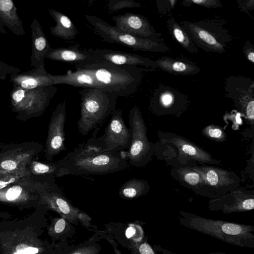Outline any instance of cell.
I'll use <instances>...</instances> for the list:
<instances>
[{
	"instance_id": "cell-1",
	"label": "cell",
	"mask_w": 254,
	"mask_h": 254,
	"mask_svg": "<svg viewBox=\"0 0 254 254\" xmlns=\"http://www.w3.org/2000/svg\"><path fill=\"white\" fill-rule=\"evenodd\" d=\"M60 162L64 176L107 174L130 166L124 151L104 152L87 143L78 144Z\"/></svg>"
},
{
	"instance_id": "cell-2",
	"label": "cell",
	"mask_w": 254,
	"mask_h": 254,
	"mask_svg": "<svg viewBox=\"0 0 254 254\" xmlns=\"http://www.w3.org/2000/svg\"><path fill=\"white\" fill-rule=\"evenodd\" d=\"M179 224L229 244L254 248V226L221 220L204 218L195 214L180 212Z\"/></svg>"
},
{
	"instance_id": "cell-3",
	"label": "cell",
	"mask_w": 254,
	"mask_h": 254,
	"mask_svg": "<svg viewBox=\"0 0 254 254\" xmlns=\"http://www.w3.org/2000/svg\"><path fill=\"white\" fill-rule=\"evenodd\" d=\"M83 67L92 74L100 90L111 92L118 97L128 96L133 93L141 79L140 72L135 67L96 63Z\"/></svg>"
},
{
	"instance_id": "cell-4",
	"label": "cell",
	"mask_w": 254,
	"mask_h": 254,
	"mask_svg": "<svg viewBox=\"0 0 254 254\" xmlns=\"http://www.w3.org/2000/svg\"><path fill=\"white\" fill-rule=\"evenodd\" d=\"M80 96V117L77 127L82 135L98 128L116 109L118 96L100 89L83 88Z\"/></svg>"
},
{
	"instance_id": "cell-5",
	"label": "cell",
	"mask_w": 254,
	"mask_h": 254,
	"mask_svg": "<svg viewBox=\"0 0 254 254\" xmlns=\"http://www.w3.org/2000/svg\"><path fill=\"white\" fill-rule=\"evenodd\" d=\"M111 115L104 134L97 138L92 136L86 143L104 152H121L128 149L131 140V132L124 122L122 110L115 109Z\"/></svg>"
},
{
	"instance_id": "cell-6",
	"label": "cell",
	"mask_w": 254,
	"mask_h": 254,
	"mask_svg": "<svg viewBox=\"0 0 254 254\" xmlns=\"http://www.w3.org/2000/svg\"><path fill=\"white\" fill-rule=\"evenodd\" d=\"M94 32L109 43H117L134 51H158L159 45L154 41L140 38L120 30L103 19L93 15H85Z\"/></svg>"
},
{
	"instance_id": "cell-7",
	"label": "cell",
	"mask_w": 254,
	"mask_h": 254,
	"mask_svg": "<svg viewBox=\"0 0 254 254\" xmlns=\"http://www.w3.org/2000/svg\"><path fill=\"white\" fill-rule=\"evenodd\" d=\"M128 123L131 140L128 150L124 152L129 166H142L148 161L150 145L146 136V128L137 107L130 109Z\"/></svg>"
},
{
	"instance_id": "cell-8",
	"label": "cell",
	"mask_w": 254,
	"mask_h": 254,
	"mask_svg": "<svg viewBox=\"0 0 254 254\" xmlns=\"http://www.w3.org/2000/svg\"><path fill=\"white\" fill-rule=\"evenodd\" d=\"M30 177L21 179L0 190V201L10 203L24 202L33 198L39 197L42 193L57 186L53 176H47L41 181L31 180Z\"/></svg>"
},
{
	"instance_id": "cell-9",
	"label": "cell",
	"mask_w": 254,
	"mask_h": 254,
	"mask_svg": "<svg viewBox=\"0 0 254 254\" xmlns=\"http://www.w3.org/2000/svg\"><path fill=\"white\" fill-rule=\"evenodd\" d=\"M66 116V102L64 101L57 107L49 125L45 145V156L49 160L66 150L64 130Z\"/></svg>"
},
{
	"instance_id": "cell-10",
	"label": "cell",
	"mask_w": 254,
	"mask_h": 254,
	"mask_svg": "<svg viewBox=\"0 0 254 254\" xmlns=\"http://www.w3.org/2000/svg\"><path fill=\"white\" fill-rule=\"evenodd\" d=\"M39 198L42 203L71 222L78 220L86 224L90 220L86 214L71 204L58 186L42 193Z\"/></svg>"
},
{
	"instance_id": "cell-11",
	"label": "cell",
	"mask_w": 254,
	"mask_h": 254,
	"mask_svg": "<svg viewBox=\"0 0 254 254\" xmlns=\"http://www.w3.org/2000/svg\"><path fill=\"white\" fill-rule=\"evenodd\" d=\"M115 26L133 36L153 41L155 33L148 20L139 14L126 12L112 17Z\"/></svg>"
},
{
	"instance_id": "cell-12",
	"label": "cell",
	"mask_w": 254,
	"mask_h": 254,
	"mask_svg": "<svg viewBox=\"0 0 254 254\" xmlns=\"http://www.w3.org/2000/svg\"><path fill=\"white\" fill-rule=\"evenodd\" d=\"M107 63L117 65L135 67L137 65L149 66L153 62L139 55L106 49L93 50V63Z\"/></svg>"
},
{
	"instance_id": "cell-13",
	"label": "cell",
	"mask_w": 254,
	"mask_h": 254,
	"mask_svg": "<svg viewBox=\"0 0 254 254\" xmlns=\"http://www.w3.org/2000/svg\"><path fill=\"white\" fill-rule=\"evenodd\" d=\"M48 59L75 64L76 68H81L93 63V50L80 49L70 46L50 48L46 55Z\"/></svg>"
},
{
	"instance_id": "cell-14",
	"label": "cell",
	"mask_w": 254,
	"mask_h": 254,
	"mask_svg": "<svg viewBox=\"0 0 254 254\" xmlns=\"http://www.w3.org/2000/svg\"><path fill=\"white\" fill-rule=\"evenodd\" d=\"M55 84H64L75 87L99 89L94 77L86 68H77L74 71H68L63 75H51Z\"/></svg>"
},
{
	"instance_id": "cell-15",
	"label": "cell",
	"mask_w": 254,
	"mask_h": 254,
	"mask_svg": "<svg viewBox=\"0 0 254 254\" xmlns=\"http://www.w3.org/2000/svg\"><path fill=\"white\" fill-rule=\"evenodd\" d=\"M32 159V153L12 150L0 157V175L25 169Z\"/></svg>"
},
{
	"instance_id": "cell-16",
	"label": "cell",
	"mask_w": 254,
	"mask_h": 254,
	"mask_svg": "<svg viewBox=\"0 0 254 254\" xmlns=\"http://www.w3.org/2000/svg\"><path fill=\"white\" fill-rule=\"evenodd\" d=\"M49 12L56 22V26L50 29L51 33L64 40H73L78 31L70 19L64 13L54 9H50Z\"/></svg>"
},
{
	"instance_id": "cell-17",
	"label": "cell",
	"mask_w": 254,
	"mask_h": 254,
	"mask_svg": "<svg viewBox=\"0 0 254 254\" xmlns=\"http://www.w3.org/2000/svg\"><path fill=\"white\" fill-rule=\"evenodd\" d=\"M148 188V185L144 180L133 178L123 184L119 189V194L124 199H134L145 194Z\"/></svg>"
},
{
	"instance_id": "cell-18",
	"label": "cell",
	"mask_w": 254,
	"mask_h": 254,
	"mask_svg": "<svg viewBox=\"0 0 254 254\" xmlns=\"http://www.w3.org/2000/svg\"><path fill=\"white\" fill-rule=\"evenodd\" d=\"M31 173L45 176L61 177L64 176L60 160L48 163L36 161L30 163L29 169Z\"/></svg>"
},
{
	"instance_id": "cell-19",
	"label": "cell",
	"mask_w": 254,
	"mask_h": 254,
	"mask_svg": "<svg viewBox=\"0 0 254 254\" xmlns=\"http://www.w3.org/2000/svg\"><path fill=\"white\" fill-rule=\"evenodd\" d=\"M31 173L27 168L0 175V190L4 189L19 180L30 177Z\"/></svg>"
},
{
	"instance_id": "cell-20",
	"label": "cell",
	"mask_w": 254,
	"mask_h": 254,
	"mask_svg": "<svg viewBox=\"0 0 254 254\" xmlns=\"http://www.w3.org/2000/svg\"><path fill=\"white\" fill-rule=\"evenodd\" d=\"M21 86L25 89H31L37 87H42L55 84L54 80L51 75L42 74L33 78H25L21 81Z\"/></svg>"
},
{
	"instance_id": "cell-21",
	"label": "cell",
	"mask_w": 254,
	"mask_h": 254,
	"mask_svg": "<svg viewBox=\"0 0 254 254\" xmlns=\"http://www.w3.org/2000/svg\"><path fill=\"white\" fill-rule=\"evenodd\" d=\"M131 250L133 254H160L153 250L152 247L146 242L139 243H132ZM161 254H174L167 250L161 248L160 250Z\"/></svg>"
},
{
	"instance_id": "cell-22",
	"label": "cell",
	"mask_w": 254,
	"mask_h": 254,
	"mask_svg": "<svg viewBox=\"0 0 254 254\" xmlns=\"http://www.w3.org/2000/svg\"><path fill=\"white\" fill-rule=\"evenodd\" d=\"M139 3L133 0H110L107 8L110 11H117L123 8H135L140 7Z\"/></svg>"
},
{
	"instance_id": "cell-23",
	"label": "cell",
	"mask_w": 254,
	"mask_h": 254,
	"mask_svg": "<svg viewBox=\"0 0 254 254\" xmlns=\"http://www.w3.org/2000/svg\"><path fill=\"white\" fill-rule=\"evenodd\" d=\"M126 237L134 243H139L144 238L143 231L141 226L135 224H129L125 231Z\"/></svg>"
},
{
	"instance_id": "cell-24",
	"label": "cell",
	"mask_w": 254,
	"mask_h": 254,
	"mask_svg": "<svg viewBox=\"0 0 254 254\" xmlns=\"http://www.w3.org/2000/svg\"><path fill=\"white\" fill-rule=\"evenodd\" d=\"M34 45L36 51L40 55V61L42 62V60H43L46 57L47 53L51 48L41 31H40L38 36L35 39Z\"/></svg>"
},
{
	"instance_id": "cell-25",
	"label": "cell",
	"mask_w": 254,
	"mask_h": 254,
	"mask_svg": "<svg viewBox=\"0 0 254 254\" xmlns=\"http://www.w3.org/2000/svg\"><path fill=\"white\" fill-rule=\"evenodd\" d=\"M197 33L199 38L204 42L210 45L218 47L219 43H217L214 37L208 32L203 30H199Z\"/></svg>"
},
{
	"instance_id": "cell-26",
	"label": "cell",
	"mask_w": 254,
	"mask_h": 254,
	"mask_svg": "<svg viewBox=\"0 0 254 254\" xmlns=\"http://www.w3.org/2000/svg\"><path fill=\"white\" fill-rule=\"evenodd\" d=\"M98 252L95 246H88L78 248L68 254H97Z\"/></svg>"
},
{
	"instance_id": "cell-27",
	"label": "cell",
	"mask_w": 254,
	"mask_h": 254,
	"mask_svg": "<svg viewBox=\"0 0 254 254\" xmlns=\"http://www.w3.org/2000/svg\"><path fill=\"white\" fill-rule=\"evenodd\" d=\"M66 225V221L63 217L55 219L53 224L52 229L55 234H60L64 231Z\"/></svg>"
},
{
	"instance_id": "cell-28",
	"label": "cell",
	"mask_w": 254,
	"mask_h": 254,
	"mask_svg": "<svg viewBox=\"0 0 254 254\" xmlns=\"http://www.w3.org/2000/svg\"><path fill=\"white\" fill-rule=\"evenodd\" d=\"M185 181L191 185H196L199 180V175L196 172H190L185 176Z\"/></svg>"
},
{
	"instance_id": "cell-29",
	"label": "cell",
	"mask_w": 254,
	"mask_h": 254,
	"mask_svg": "<svg viewBox=\"0 0 254 254\" xmlns=\"http://www.w3.org/2000/svg\"><path fill=\"white\" fill-rule=\"evenodd\" d=\"M206 178L207 181L211 186H215L217 185L218 177L217 174L213 170H210L207 172Z\"/></svg>"
},
{
	"instance_id": "cell-30",
	"label": "cell",
	"mask_w": 254,
	"mask_h": 254,
	"mask_svg": "<svg viewBox=\"0 0 254 254\" xmlns=\"http://www.w3.org/2000/svg\"><path fill=\"white\" fill-rule=\"evenodd\" d=\"M13 7V2L10 0H0V10L2 12H8Z\"/></svg>"
},
{
	"instance_id": "cell-31",
	"label": "cell",
	"mask_w": 254,
	"mask_h": 254,
	"mask_svg": "<svg viewBox=\"0 0 254 254\" xmlns=\"http://www.w3.org/2000/svg\"><path fill=\"white\" fill-rule=\"evenodd\" d=\"M174 35L178 41L182 44L185 43V36L183 31L179 28H175L173 30Z\"/></svg>"
},
{
	"instance_id": "cell-32",
	"label": "cell",
	"mask_w": 254,
	"mask_h": 254,
	"mask_svg": "<svg viewBox=\"0 0 254 254\" xmlns=\"http://www.w3.org/2000/svg\"><path fill=\"white\" fill-rule=\"evenodd\" d=\"M187 66L184 63L180 62H175L172 65L173 70L177 72H183L187 69Z\"/></svg>"
},
{
	"instance_id": "cell-33",
	"label": "cell",
	"mask_w": 254,
	"mask_h": 254,
	"mask_svg": "<svg viewBox=\"0 0 254 254\" xmlns=\"http://www.w3.org/2000/svg\"><path fill=\"white\" fill-rule=\"evenodd\" d=\"M183 151L186 154L190 156H194L196 153L195 148L191 145L185 144L182 146Z\"/></svg>"
},
{
	"instance_id": "cell-34",
	"label": "cell",
	"mask_w": 254,
	"mask_h": 254,
	"mask_svg": "<svg viewBox=\"0 0 254 254\" xmlns=\"http://www.w3.org/2000/svg\"><path fill=\"white\" fill-rule=\"evenodd\" d=\"M246 113L248 117L253 120L254 118V101H251L247 107Z\"/></svg>"
},
{
	"instance_id": "cell-35",
	"label": "cell",
	"mask_w": 254,
	"mask_h": 254,
	"mask_svg": "<svg viewBox=\"0 0 254 254\" xmlns=\"http://www.w3.org/2000/svg\"><path fill=\"white\" fill-rule=\"evenodd\" d=\"M208 134L212 137H220L222 134L221 130L219 128H210L208 130Z\"/></svg>"
},
{
	"instance_id": "cell-36",
	"label": "cell",
	"mask_w": 254,
	"mask_h": 254,
	"mask_svg": "<svg viewBox=\"0 0 254 254\" xmlns=\"http://www.w3.org/2000/svg\"><path fill=\"white\" fill-rule=\"evenodd\" d=\"M162 101L164 105H168L172 101V97L169 94H165L162 96Z\"/></svg>"
},
{
	"instance_id": "cell-37",
	"label": "cell",
	"mask_w": 254,
	"mask_h": 254,
	"mask_svg": "<svg viewBox=\"0 0 254 254\" xmlns=\"http://www.w3.org/2000/svg\"><path fill=\"white\" fill-rule=\"evenodd\" d=\"M248 59L252 63H254V53L252 52L248 55Z\"/></svg>"
},
{
	"instance_id": "cell-38",
	"label": "cell",
	"mask_w": 254,
	"mask_h": 254,
	"mask_svg": "<svg viewBox=\"0 0 254 254\" xmlns=\"http://www.w3.org/2000/svg\"><path fill=\"white\" fill-rule=\"evenodd\" d=\"M209 254H227L222 252H210Z\"/></svg>"
}]
</instances>
